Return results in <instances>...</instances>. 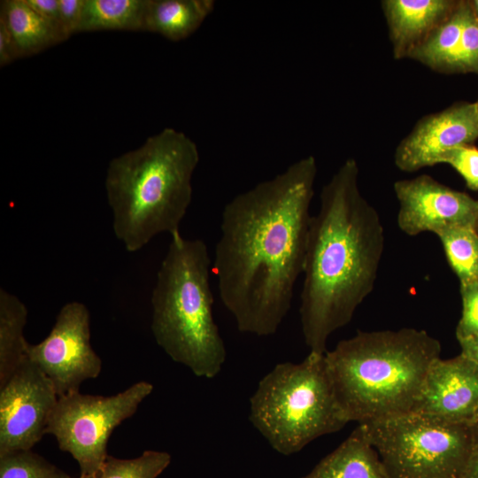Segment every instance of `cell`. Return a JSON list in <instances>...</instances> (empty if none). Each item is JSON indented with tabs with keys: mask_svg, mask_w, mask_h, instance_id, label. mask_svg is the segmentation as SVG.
Here are the masks:
<instances>
[{
	"mask_svg": "<svg viewBox=\"0 0 478 478\" xmlns=\"http://www.w3.org/2000/svg\"><path fill=\"white\" fill-rule=\"evenodd\" d=\"M475 228H476V230L478 231V222H477V224H476V226H475Z\"/></svg>",
	"mask_w": 478,
	"mask_h": 478,
	"instance_id": "cell-36",
	"label": "cell"
},
{
	"mask_svg": "<svg viewBox=\"0 0 478 478\" xmlns=\"http://www.w3.org/2000/svg\"><path fill=\"white\" fill-rule=\"evenodd\" d=\"M461 348V354L478 366V335L458 340Z\"/></svg>",
	"mask_w": 478,
	"mask_h": 478,
	"instance_id": "cell-31",
	"label": "cell"
},
{
	"mask_svg": "<svg viewBox=\"0 0 478 478\" xmlns=\"http://www.w3.org/2000/svg\"><path fill=\"white\" fill-rule=\"evenodd\" d=\"M250 420L278 453L289 456L349 421L335 394L325 354L277 364L250 398Z\"/></svg>",
	"mask_w": 478,
	"mask_h": 478,
	"instance_id": "cell-6",
	"label": "cell"
},
{
	"mask_svg": "<svg viewBox=\"0 0 478 478\" xmlns=\"http://www.w3.org/2000/svg\"><path fill=\"white\" fill-rule=\"evenodd\" d=\"M440 342L425 330L358 331L325 353L337 402L358 423L411 412Z\"/></svg>",
	"mask_w": 478,
	"mask_h": 478,
	"instance_id": "cell-4",
	"label": "cell"
},
{
	"mask_svg": "<svg viewBox=\"0 0 478 478\" xmlns=\"http://www.w3.org/2000/svg\"><path fill=\"white\" fill-rule=\"evenodd\" d=\"M301 478H389L374 448L357 428Z\"/></svg>",
	"mask_w": 478,
	"mask_h": 478,
	"instance_id": "cell-15",
	"label": "cell"
},
{
	"mask_svg": "<svg viewBox=\"0 0 478 478\" xmlns=\"http://www.w3.org/2000/svg\"><path fill=\"white\" fill-rule=\"evenodd\" d=\"M19 58L15 42L3 16L0 15V66Z\"/></svg>",
	"mask_w": 478,
	"mask_h": 478,
	"instance_id": "cell-28",
	"label": "cell"
},
{
	"mask_svg": "<svg viewBox=\"0 0 478 478\" xmlns=\"http://www.w3.org/2000/svg\"><path fill=\"white\" fill-rule=\"evenodd\" d=\"M26 2L38 14L59 27L65 32L60 20L58 0H26Z\"/></svg>",
	"mask_w": 478,
	"mask_h": 478,
	"instance_id": "cell-29",
	"label": "cell"
},
{
	"mask_svg": "<svg viewBox=\"0 0 478 478\" xmlns=\"http://www.w3.org/2000/svg\"><path fill=\"white\" fill-rule=\"evenodd\" d=\"M474 12L478 19V0H469Z\"/></svg>",
	"mask_w": 478,
	"mask_h": 478,
	"instance_id": "cell-32",
	"label": "cell"
},
{
	"mask_svg": "<svg viewBox=\"0 0 478 478\" xmlns=\"http://www.w3.org/2000/svg\"><path fill=\"white\" fill-rule=\"evenodd\" d=\"M468 0H459L452 13L411 53L414 59L437 72L448 73L461 38Z\"/></svg>",
	"mask_w": 478,
	"mask_h": 478,
	"instance_id": "cell-20",
	"label": "cell"
},
{
	"mask_svg": "<svg viewBox=\"0 0 478 478\" xmlns=\"http://www.w3.org/2000/svg\"><path fill=\"white\" fill-rule=\"evenodd\" d=\"M459 285L462 313L456 328L458 340L478 335V279Z\"/></svg>",
	"mask_w": 478,
	"mask_h": 478,
	"instance_id": "cell-25",
	"label": "cell"
},
{
	"mask_svg": "<svg viewBox=\"0 0 478 478\" xmlns=\"http://www.w3.org/2000/svg\"><path fill=\"white\" fill-rule=\"evenodd\" d=\"M27 319L25 304L15 295L0 289V386L28 358L29 343L24 336Z\"/></svg>",
	"mask_w": 478,
	"mask_h": 478,
	"instance_id": "cell-18",
	"label": "cell"
},
{
	"mask_svg": "<svg viewBox=\"0 0 478 478\" xmlns=\"http://www.w3.org/2000/svg\"><path fill=\"white\" fill-rule=\"evenodd\" d=\"M0 478H71L31 450L0 455Z\"/></svg>",
	"mask_w": 478,
	"mask_h": 478,
	"instance_id": "cell-23",
	"label": "cell"
},
{
	"mask_svg": "<svg viewBox=\"0 0 478 478\" xmlns=\"http://www.w3.org/2000/svg\"><path fill=\"white\" fill-rule=\"evenodd\" d=\"M211 259L201 239L171 235L151 292V332L157 344L198 377L214 378L227 351L212 313Z\"/></svg>",
	"mask_w": 478,
	"mask_h": 478,
	"instance_id": "cell-5",
	"label": "cell"
},
{
	"mask_svg": "<svg viewBox=\"0 0 478 478\" xmlns=\"http://www.w3.org/2000/svg\"><path fill=\"white\" fill-rule=\"evenodd\" d=\"M27 356L50 381L58 397L80 391L96 378L102 360L90 343V314L78 301L65 304L49 335L28 345Z\"/></svg>",
	"mask_w": 478,
	"mask_h": 478,
	"instance_id": "cell-9",
	"label": "cell"
},
{
	"mask_svg": "<svg viewBox=\"0 0 478 478\" xmlns=\"http://www.w3.org/2000/svg\"><path fill=\"white\" fill-rule=\"evenodd\" d=\"M437 236L459 284L478 279V231L475 227H451Z\"/></svg>",
	"mask_w": 478,
	"mask_h": 478,
	"instance_id": "cell-21",
	"label": "cell"
},
{
	"mask_svg": "<svg viewBox=\"0 0 478 478\" xmlns=\"http://www.w3.org/2000/svg\"><path fill=\"white\" fill-rule=\"evenodd\" d=\"M394 191L399 203L397 225L408 235L431 232L436 235L454 227L478 222V200L422 174L397 181Z\"/></svg>",
	"mask_w": 478,
	"mask_h": 478,
	"instance_id": "cell-11",
	"label": "cell"
},
{
	"mask_svg": "<svg viewBox=\"0 0 478 478\" xmlns=\"http://www.w3.org/2000/svg\"><path fill=\"white\" fill-rule=\"evenodd\" d=\"M318 166L312 156L236 195L223 208L212 271L241 333L268 336L303 274Z\"/></svg>",
	"mask_w": 478,
	"mask_h": 478,
	"instance_id": "cell-1",
	"label": "cell"
},
{
	"mask_svg": "<svg viewBox=\"0 0 478 478\" xmlns=\"http://www.w3.org/2000/svg\"><path fill=\"white\" fill-rule=\"evenodd\" d=\"M477 139L475 102H458L420 119L396 148L394 162L401 171L415 172L441 164L447 151Z\"/></svg>",
	"mask_w": 478,
	"mask_h": 478,
	"instance_id": "cell-12",
	"label": "cell"
},
{
	"mask_svg": "<svg viewBox=\"0 0 478 478\" xmlns=\"http://www.w3.org/2000/svg\"><path fill=\"white\" fill-rule=\"evenodd\" d=\"M213 0H149L144 32L179 42L194 34L213 12Z\"/></svg>",
	"mask_w": 478,
	"mask_h": 478,
	"instance_id": "cell-17",
	"label": "cell"
},
{
	"mask_svg": "<svg viewBox=\"0 0 478 478\" xmlns=\"http://www.w3.org/2000/svg\"><path fill=\"white\" fill-rule=\"evenodd\" d=\"M474 423H478V411H477V413H476V417H475V421Z\"/></svg>",
	"mask_w": 478,
	"mask_h": 478,
	"instance_id": "cell-34",
	"label": "cell"
},
{
	"mask_svg": "<svg viewBox=\"0 0 478 478\" xmlns=\"http://www.w3.org/2000/svg\"><path fill=\"white\" fill-rule=\"evenodd\" d=\"M58 396L29 358L0 386V455L31 450L46 434Z\"/></svg>",
	"mask_w": 478,
	"mask_h": 478,
	"instance_id": "cell-10",
	"label": "cell"
},
{
	"mask_svg": "<svg viewBox=\"0 0 478 478\" xmlns=\"http://www.w3.org/2000/svg\"><path fill=\"white\" fill-rule=\"evenodd\" d=\"M458 4L459 0L382 1L394 58H409Z\"/></svg>",
	"mask_w": 478,
	"mask_h": 478,
	"instance_id": "cell-14",
	"label": "cell"
},
{
	"mask_svg": "<svg viewBox=\"0 0 478 478\" xmlns=\"http://www.w3.org/2000/svg\"><path fill=\"white\" fill-rule=\"evenodd\" d=\"M0 15L7 23L19 58L40 53L69 38L62 28L34 11L26 0L1 1Z\"/></svg>",
	"mask_w": 478,
	"mask_h": 478,
	"instance_id": "cell-16",
	"label": "cell"
},
{
	"mask_svg": "<svg viewBox=\"0 0 478 478\" xmlns=\"http://www.w3.org/2000/svg\"><path fill=\"white\" fill-rule=\"evenodd\" d=\"M62 27L70 37L76 34L80 24L84 0H58Z\"/></svg>",
	"mask_w": 478,
	"mask_h": 478,
	"instance_id": "cell-27",
	"label": "cell"
},
{
	"mask_svg": "<svg viewBox=\"0 0 478 478\" xmlns=\"http://www.w3.org/2000/svg\"><path fill=\"white\" fill-rule=\"evenodd\" d=\"M478 74V19L468 0L463 31L448 73Z\"/></svg>",
	"mask_w": 478,
	"mask_h": 478,
	"instance_id": "cell-24",
	"label": "cell"
},
{
	"mask_svg": "<svg viewBox=\"0 0 478 478\" xmlns=\"http://www.w3.org/2000/svg\"><path fill=\"white\" fill-rule=\"evenodd\" d=\"M462 478H478V423H473V436Z\"/></svg>",
	"mask_w": 478,
	"mask_h": 478,
	"instance_id": "cell-30",
	"label": "cell"
},
{
	"mask_svg": "<svg viewBox=\"0 0 478 478\" xmlns=\"http://www.w3.org/2000/svg\"><path fill=\"white\" fill-rule=\"evenodd\" d=\"M78 478H98V476L97 474L96 475L80 474Z\"/></svg>",
	"mask_w": 478,
	"mask_h": 478,
	"instance_id": "cell-33",
	"label": "cell"
},
{
	"mask_svg": "<svg viewBox=\"0 0 478 478\" xmlns=\"http://www.w3.org/2000/svg\"><path fill=\"white\" fill-rule=\"evenodd\" d=\"M478 411V366L461 353L436 359L411 412L473 424Z\"/></svg>",
	"mask_w": 478,
	"mask_h": 478,
	"instance_id": "cell-13",
	"label": "cell"
},
{
	"mask_svg": "<svg viewBox=\"0 0 478 478\" xmlns=\"http://www.w3.org/2000/svg\"><path fill=\"white\" fill-rule=\"evenodd\" d=\"M475 104H476V108H477V111H478V99H477V101L475 102Z\"/></svg>",
	"mask_w": 478,
	"mask_h": 478,
	"instance_id": "cell-35",
	"label": "cell"
},
{
	"mask_svg": "<svg viewBox=\"0 0 478 478\" xmlns=\"http://www.w3.org/2000/svg\"><path fill=\"white\" fill-rule=\"evenodd\" d=\"M312 216L300 294V321L310 352L346 326L372 292L384 249L377 211L358 187V166L346 159L322 187Z\"/></svg>",
	"mask_w": 478,
	"mask_h": 478,
	"instance_id": "cell-2",
	"label": "cell"
},
{
	"mask_svg": "<svg viewBox=\"0 0 478 478\" xmlns=\"http://www.w3.org/2000/svg\"><path fill=\"white\" fill-rule=\"evenodd\" d=\"M149 0H84L77 33L143 31Z\"/></svg>",
	"mask_w": 478,
	"mask_h": 478,
	"instance_id": "cell-19",
	"label": "cell"
},
{
	"mask_svg": "<svg viewBox=\"0 0 478 478\" xmlns=\"http://www.w3.org/2000/svg\"><path fill=\"white\" fill-rule=\"evenodd\" d=\"M152 390L151 383L141 381L110 397L80 391L58 397L46 434L54 436L59 449L77 461L81 474L96 475L108 457L112 432Z\"/></svg>",
	"mask_w": 478,
	"mask_h": 478,
	"instance_id": "cell-8",
	"label": "cell"
},
{
	"mask_svg": "<svg viewBox=\"0 0 478 478\" xmlns=\"http://www.w3.org/2000/svg\"><path fill=\"white\" fill-rule=\"evenodd\" d=\"M442 163L451 166L464 179L466 186L478 190V149L473 145L453 148L442 158Z\"/></svg>",
	"mask_w": 478,
	"mask_h": 478,
	"instance_id": "cell-26",
	"label": "cell"
},
{
	"mask_svg": "<svg viewBox=\"0 0 478 478\" xmlns=\"http://www.w3.org/2000/svg\"><path fill=\"white\" fill-rule=\"evenodd\" d=\"M389 478H462L473 424L408 412L359 423Z\"/></svg>",
	"mask_w": 478,
	"mask_h": 478,
	"instance_id": "cell-7",
	"label": "cell"
},
{
	"mask_svg": "<svg viewBox=\"0 0 478 478\" xmlns=\"http://www.w3.org/2000/svg\"><path fill=\"white\" fill-rule=\"evenodd\" d=\"M171 463L166 451H145L134 459L108 455L98 478H157Z\"/></svg>",
	"mask_w": 478,
	"mask_h": 478,
	"instance_id": "cell-22",
	"label": "cell"
},
{
	"mask_svg": "<svg viewBox=\"0 0 478 478\" xmlns=\"http://www.w3.org/2000/svg\"><path fill=\"white\" fill-rule=\"evenodd\" d=\"M198 163L197 143L172 127L109 162L104 185L112 229L127 251H140L159 234L180 233Z\"/></svg>",
	"mask_w": 478,
	"mask_h": 478,
	"instance_id": "cell-3",
	"label": "cell"
}]
</instances>
